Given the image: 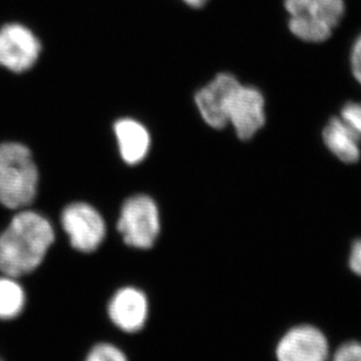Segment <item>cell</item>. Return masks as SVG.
Returning <instances> with one entry per match:
<instances>
[{"label": "cell", "mask_w": 361, "mask_h": 361, "mask_svg": "<svg viewBox=\"0 0 361 361\" xmlns=\"http://www.w3.org/2000/svg\"><path fill=\"white\" fill-rule=\"evenodd\" d=\"M108 314L115 326L134 334L142 330L148 317V300L142 291L135 288L118 290L108 306Z\"/></svg>", "instance_id": "9"}, {"label": "cell", "mask_w": 361, "mask_h": 361, "mask_svg": "<svg viewBox=\"0 0 361 361\" xmlns=\"http://www.w3.org/2000/svg\"><path fill=\"white\" fill-rule=\"evenodd\" d=\"M332 361H361V343L348 341L338 348Z\"/></svg>", "instance_id": "15"}, {"label": "cell", "mask_w": 361, "mask_h": 361, "mask_svg": "<svg viewBox=\"0 0 361 361\" xmlns=\"http://www.w3.org/2000/svg\"><path fill=\"white\" fill-rule=\"evenodd\" d=\"M0 361H3V360H1V358H0Z\"/></svg>", "instance_id": "19"}, {"label": "cell", "mask_w": 361, "mask_h": 361, "mask_svg": "<svg viewBox=\"0 0 361 361\" xmlns=\"http://www.w3.org/2000/svg\"><path fill=\"white\" fill-rule=\"evenodd\" d=\"M56 238L51 223L35 212H21L0 233V272L19 278L39 268Z\"/></svg>", "instance_id": "2"}, {"label": "cell", "mask_w": 361, "mask_h": 361, "mask_svg": "<svg viewBox=\"0 0 361 361\" xmlns=\"http://www.w3.org/2000/svg\"><path fill=\"white\" fill-rule=\"evenodd\" d=\"M118 149L126 164H136L149 152L150 136L145 126L133 118H122L114 126Z\"/></svg>", "instance_id": "11"}, {"label": "cell", "mask_w": 361, "mask_h": 361, "mask_svg": "<svg viewBox=\"0 0 361 361\" xmlns=\"http://www.w3.org/2000/svg\"><path fill=\"white\" fill-rule=\"evenodd\" d=\"M160 215L153 198L137 195L122 207L118 230L126 244L136 249H150L160 233Z\"/></svg>", "instance_id": "5"}, {"label": "cell", "mask_w": 361, "mask_h": 361, "mask_svg": "<svg viewBox=\"0 0 361 361\" xmlns=\"http://www.w3.org/2000/svg\"><path fill=\"white\" fill-rule=\"evenodd\" d=\"M24 288L17 278L5 276L0 277V319L11 320L17 318L24 310Z\"/></svg>", "instance_id": "12"}, {"label": "cell", "mask_w": 361, "mask_h": 361, "mask_svg": "<svg viewBox=\"0 0 361 361\" xmlns=\"http://www.w3.org/2000/svg\"><path fill=\"white\" fill-rule=\"evenodd\" d=\"M288 27L295 38L322 44L334 35L346 12V0H284Z\"/></svg>", "instance_id": "4"}, {"label": "cell", "mask_w": 361, "mask_h": 361, "mask_svg": "<svg viewBox=\"0 0 361 361\" xmlns=\"http://www.w3.org/2000/svg\"><path fill=\"white\" fill-rule=\"evenodd\" d=\"M350 67L355 81L361 86V33L352 44L350 52Z\"/></svg>", "instance_id": "16"}, {"label": "cell", "mask_w": 361, "mask_h": 361, "mask_svg": "<svg viewBox=\"0 0 361 361\" xmlns=\"http://www.w3.org/2000/svg\"><path fill=\"white\" fill-rule=\"evenodd\" d=\"M183 1L184 3L188 4L189 6L197 8V7L203 6L208 0H183Z\"/></svg>", "instance_id": "18"}, {"label": "cell", "mask_w": 361, "mask_h": 361, "mask_svg": "<svg viewBox=\"0 0 361 361\" xmlns=\"http://www.w3.org/2000/svg\"><path fill=\"white\" fill-rule=\"evenodd\" d=\"M39 173L27 147L20 143L0 145V204L25 208L35 201Z\"/></svg>", "instance_id": "3"}, {"label": "cell", "mask_w": 361, "mask_h": 361, "mask_svg": "<svg viewBox=\"0 0 361 361\" xmlns=\"http://www.w3.org/2000/svg\"><path fill=\"white\" fill-rule=\"evenodd\" d=\"M63 230L70 237L71 245L80 252L97 250L106 236V224L99 212L86 203H73L61 215Z\"/></svg>", "instance_id": "6"}, {"label": "cell", "mask_w": 361, "mask_h": 361, "mask_svg": "<svg viewBox=\"0 0 361 361\" xmlns=\"http://www.w3.org/2000/svg\"><path fill=\"white\" fill-rule=\"evenodd\" d=\"M195 101L210 127L231 125L243 141L250 140L267 121L264 95L258 88L244 86L233 74L221 73L198 90Z\"/></svg>", "instance_id": "1"}, {"label": "cell", "mask_w": 361, "mask_h": 361, "mask_svg": "<svg viewBox=\"0 0 361 361\" xmlns=\"http://www.w3.org/2000/svg\"><path fill=\"white\" fill-rule=\"evenodd\" d=\"M348 264H350L351 270L357 276L361 277V238L355 240V243L352 244Z\"/></svg>", "instance_id": "17"}, {"label": "cell", "mask_w": 361, "mask_h": 361, "mask_svg": "<svg viewBox=\"0 0 361 361\" xmlns=\"http://www.w3.org/2000/svg\"><path fill=\"white\" fill-rule=\"evenodd\" d=\"M40 54V42L31 30L20 24L0 28V66L14 73L31 68Z\"/></svg>", "instance_id": "7"}, {"label": "cell", "mask_w": 361, "mask_h": 361, "mask_svg": "<svg viewBox=\"0 0 361 361\" xmlns=\"http://www.w3.org/2000/svg\"><path fill=\"white\" fill-rule=\"evenodd\" d=\"M278 361H327L330 346L322 331L311 325L292 327L276 348Z\"/></svg>", "instance_id": "8"}, {"label": "cell", "mask_w": 361, "mask_h": 361, "mask_svg": "<svg viewBox=\"0 0 361 361\" xmlns=\"http://www.w3.org/2000/svg\"><path fill=\"white\" fill-rule=\"evenodd\" d=\"M322 136L327 150L343 164H355L360 161L361 137L339 116L327 122Z\"/></svg>", "instance_id": "10"}, {"label": "cell", "mask_w": 361, "mask_h": 361, "mask_svg": "<svg viewBox=\"0 0 361 361\" xmlns=\"http://www.w3.org/2000/svg\"><path fill=\"white\" fill-rule=\"evenodd\" d=\"M86 361H128L125 353L111 344H99L92 348Z\"/></svg>", "instance_id": "14"}, {"label": "cell", "mask_w": 361, "mask_h": 361, "mask_svg": "<svg viewBox=\"0 0 361 361\" xmlns=\"http://www.w3.org/2000/svg\"><path fill=\"white\" fill-rule=\"evenodd\" d=\"M339 118L361 137V101H348L341 109Z\"/></svg>", "instance_id": "13"}]
</instances>
